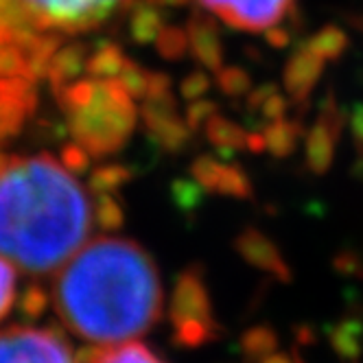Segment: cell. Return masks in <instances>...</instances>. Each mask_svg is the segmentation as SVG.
Here are the masks:
<instances>
[{
  "label": "cell",
  "mask_w": 363,
  "mask_h": 363,
  "mask_svg": "<svg viewBox=\"0 0 363 363\" xmlns=\"http://www.w3.org/2000/svg\"><path fill=\"white\" fill-rule=\"evenodd\" d=\"M40 29L86 33L106 24L112 13L129 0H22Z\"/></svg>",
  "instance_id": "obj_5"
},
{
  "label": "cell",
  "mask_w": 363,
  "mask_h": 363,
  "mask_svg": "<svg viewBox=\"0 0 363 363\" xmlns=\"http://www.w3.org/2000/svg\"><path fill=\"white\" fill-rule=\"evenodd\" d=\"M258 363H304L302 361V357L298 354V352H272V354H267L265 359H261Z\"/></svg>",
  "instance_id": "obj_40"
},
{
  "label": "cell",
  "mask_w": 363,
  "mask_h": 363,
  "mask_svg": "<svg viewBox=\"0 0 363 363\" xmlns=\"http://www.w3.org/2000/svg\"><path fill=\"white\" fill-rule=\"evenodd\" d=\"M221 167H223V162L219 158H215V155H211V153H203V155H199V158L193 160L191 177L206 193H215V184H217Z\"/></svg>",
  "instance_id": "obj_30"
},
{
  "label": "cell",
  "mask_w": 363,
  "mask_h": 363,
  "mask_svg": "<svg viewBox=\"0 0 363 363\" xmlns=\"http://www.w3.org/2000/svg\"><path fill=\"white\" fill-rule=\"evenodd\" d=\"M203 193L206 191L195 179H175L171 184V199L175 203V208H179L182 213L197 211L203 201Z\"/></svg>",
  "instance_id": "obj_29"
},
{
  "label": "cell",
  "mask_w": 363,
  "mask_h": 363,
  "mask_svg": "<svg viewBox=\"0 0 363 363\" xmlns=\"http://www.w3.org/2000/svg\"><path fill=\"white\" fill-rule=\"evenodd\" d=\"M149 74H151V70L143 68L138 62L127 57L118 77H116V82L129 96L136 101V99H145L149 92Z\"/></svg>",
  "instance_id": "obj_27"
},
{
  "label": "cell",
  "mask_w": 363,
  "mask_h": 363,
  "mask_svg": "<svg viewBox=\"0 0 363 363\" xmlns=\"http://www.w3.org/2000/svg\"><path fill=\"white\" fill-rule=\"evenodd\" d=\"M123 48L110 40H99L94 44L92 55H88L86 72L92 79H116L123 64H125Z\"/></svg>",
  "instance_id": "obj_19"
},
{
  "label": "cell",
  "mask_w": 363,
  "mask_h": 363,
  "mask_svg": "<svg viewBox=\"0 0 363 363\" xmlns=\"http://www.w3.org/2000/svg\"><path fill=\"white\" fill-rule=\"evenodd\" d=\"M306 44L324 62H337L346 53L350 40H348V33L342 27H337V24H326V27H322L318 33L306 38Z\"/></svg>",
  "instance_id": "obj_20"
},
{
  "label": "cell",
  "mask_w": 363,
  "mask_h": 363,
  "mask_svg": "<svg viewBox=\"0 0 363 363\" xmlns=\"http://www.w3.org/2000/svg\"><path fill=\"white\" fill-rule=\"evenodd\" d=\"M88 189L55 155L0 160V256L29 276L64 267L92 232Z\"/></svg>",
  "instance_id": "obj_2"
},
{
  "label": "cell",
  "mask_w": 363,
  "mask_h": 363,
  "mask_svg": "<svg viewBox=\"0 0 363 363\" xmlns=\"http://www.w3.org/2000/svg\"><path fill=\"white\" fill-rule=\"evenodd\" d=\"M132 177H134V169L127 164H116V162L101 164L88 175V191H92L94 195L116 193L127 182H132Z\"/></svg>",
  "instance_id": "obj_23"
},
{
  "label": "cell",
  "mask_w": 363,
  "mask_h": 363,
  "mask_svg": "<svg viewBox=\"0 0 363 363\" xmlns=\"http://www.w3.org/2000/svg\"><path fill=\"white\" fill-rule=\"evenodd\" d=\"M328 342L337 357L357 361L363 352V322L359 318H344L328 330Z\"/></svg>",
  "instance_id": "obj_17"
},
{
  "label": "cell",
  "mask_w": 363,
  "mask_h": 363,
  "mask_svg": "<svg viewBox=\"0 0 363 363\" xmlns=\"http://www.w3.org/2000/svg\"><path fill=\"white\" fill-rule=\"evenodd\" d=\"M5 77H27V57L16 44H0V79Z\"/></svg>",
  "instance_id": "obj_31"
},
{
  "label": "cell",
  "mask_w": 363,
  "mask_h": 363,
  "mask_svg": "<svg viewBox=\"0 0 363 363\" xmlns=\"http://www.w3.org/2000/svg\"><path fill=\"white\" fill-rule=\"evenodd\" d=\"M68 132L90 158H110L125 149L138 125V108L116 79H77L55 94Z\"/></svg>",
  "instance_id": "obj_3"
},
{
  "label": "cell",
  "mask_w": 363,
  "mask_h": 363,
  "mask_svg": "<svg viewBox=\"0 0 363 363\" xmlns=\"http://www.w3.org/2000/svg\"><path fill=\"white\" fill-rule=\"evenodd\" d=\"M160 7H184L189 5V0H155Z\"/></svg>",
  "instance_id": "obj_41"
},
{
  "label": "cell",
  "mask_w": 363,
  "mask_h": 363,
  "mask_svg": "<svg viewBox=\"0 0 363 363\" xmlns=\"http://www.w3.org/2000/svg\"><path fill=\"white\" fill-rule=\"evenodd\" d=\"M215 193L223 197H232V199H252L254 186L243 167L235 162H223L219 177H217V184H215Z\"/></svg>",
  "instance_id": "obj_22"
},
{
  "label": "cell",
  "mask_w": 363,
  "mask_h": 363,
  "mask_svg": "<svg viewBox=\"0 0 363 363\" xmlns=\"http://www.w3.org/2000/svg\"><path fill=\"white\" fill-rule=\"evenodd\" d=\"M53 306L60 322L88 344L132 342L162 318L160 269L138 241L99 237L57 274Z\"/></svg>",
  "instance_id": "obj_1"
},
{
  "label": "cell",
  "mask_w": 363,
  "mask_h": 363,
  "mask_svg": "<svg viewBox=\"0 0 363 363\" xmlns=\"http://www.w3.org/2000/svg\"><path fill=\"white\" fill-rule=\"evenodd\" d=\"M348 125H350L354 145H357V149L363 155V103H357V106L352 108V112L348 116Z\"/></svg>",
  "instance_id": "obj_39"
},
{
  "label": "cell",
  "mask_w": 363,
  "mask_h": 363,
  "mask_svg": "<svg viewBox=\"0 0 363 363\" xmlns=\"http://www.w3.org/2000/svg\"><path fill=\"white\" fill-rule=\"evenodd\" d=\"M263 38L265 42L276 48V50H282V48H289L291 42H294V31L287 29V27H282V24H274V27L265 29L263 31Z\"/></svg>",
  "instance_id": "obj_38"
},
{
  "label": "cell",
  "mask_w": 363,
  "mask_h": 363,
  "mask_svg": "<svg viewBox=\"0 0 363 363\" xmlns=\"http://www.w3.org/2000/svg\"><path fill=\"white\" fill-rule=\"evenodd\" d=\"M86 64H88L86 44L74 42V44L60 46V50L53 55V60H50L48 74H46L53 92L60 94L64 88H68L77 79H82V74L86 72Z\"/></svg>",
  "instance_id": "obj_12"
},
{
  "label": "cell",
  "mask_w": 363,
  "mask_h": 363,
  "mask_svg": "<svg viewBox=\"0 0 363 363\" xmlns=\"http://www.w3.org/2000/svg\"><path fill=\"white\" fill-rule=\"evenodd\" d=\"M16 302V269L0 256V320H3Z\"/></svg>",
  "instance_id": "obj_34"
},
{
  "label": "cell",
  "mask_w": 363,
  "mask_h": 363,
  "mask_svg": "<svg viewBox=\"0 0 363 363\" xmlns=\"http://www.w3.org/2000/svg\"><path fill=\"white\" fill-rule=\"evenodd\" d=\"M129 3H132V0H129Z\"/></svg>",
  "instance_id": "obj_43"
},
{
  "label": "cell",
  "mask_w": 363,
  "mask_h": 363,
  "mask_svg": "<svg viewBox=\"0 0 363 363\" xmlns=\"http://www.w3.org/2000/svg\"><path fill=\"white\" fill-rule=\"evenodd\" d=\"M48 304V296L46 291L40 287V284H31V287L24 291L22 300H20V308H22V313L27 315V318H40L44 313V308Z\"/></svg>",
  "instance_id": "obj_36"
},
{
  "label": "cell",
  "mask_w": 363,
  "mask_h": 363,
  "mask_svg": "<svg viewBox=\"0 0 363 363\" xmlns=\"http://www.w3.org/2000/svg\"><path fill=\"white\" fill-rule=\"evenodd\" d=\"M138 114L145 123V129H153L162 125L164 121L177 116V99L173 96L171 90L158 92V94H147Z\"/></svg>",
  "instance_id": "obj_24"
},
{
  "label": "cell",
  "mask_w": 363,
  "mask_h": 363,
  "mask_svg": "<svg viewBox=\"0 0 363 363\" xmlns=\"http://www.w3.org/2000/svg\"><path fill=\"white\" fill-rule=\"evenodd\" d=\"M211 88H213V79L208 70H193L179 82V96L191 103V101L203 99V94H208Z\"/></svg>",
  "instance_id": "obj_32"
},
{
  "label": "cell",
  "mask_w": 363,
  "mask_h": 363,
  "mask_svg": "<svg viewBox=\"0 0 363 363\" xmlns=\"http://www.w3.org/2000/svg\"><path fill=\"white\" fill-rule=\"evenodd\" d=\"M346 114L337 106V99L328 92L320 106L318 118L311 125L308 132H304V155L306 167L311 173L324 175L330 171L335 160V149L344 134Z\"/></svg>",
  "instance_id": "obj_8"
},
{
  "label": "cell",
  "mask_w": 363,
  "mask_h": 363,
  "mask_svg": "<svg viewBox=\"0 0 363 363\" xmlns=\"http://www.w3.org/2000/svg\"><path fill=\"white\" fill-rule=\"evenodd\" d=\"M215 74H217V79H215L217 88L230 99L247 96V92L254 88L250 72L241 66H221Z\"/></svg>",
  "instance_id": "obj_28"
},
{
  "label": "cell",
  "mask_w": 363,
  "mask_h": 363,
  "mask_svg": "<svg viewBox=\"0 0 363 363\" xmlns=\"http://www.w3.org/2000/svg\"><path fill=\"white\" fill-rule=\"evenodd\" d=\"M215 114H219L217 101H213V99H197V101H191L189 106H186L184 121H186V125L193 129V132H197V129H201Z\"/></svg>",
  "instance_id": "obj_33"
},
{
  "label": "cell",
  "mask_w": 363,
  "mask_h": 363,
  "mask_svg": "<svg viewBox=\"0 0 363 363\" xmlns=\"http://www.w3.org/2000/svg\"><path fill=\"white\" fill-rule=\"evenodd\" d=\"M171 342L177 348H201L221 340L223 328L215 318L208 284L199 265L182 269L173 282L169 300Z\"/></svg>",
  "instance_id": "obj_4"
},
{
  "label": "cell",
  "mask_w": 363,
  "mask_h": 363,
  "mask_svg": "<svg viewBox=\"0 0 363 363\" xmlns=\"http://www.w3.org/2000/svg\"><path fill=\"white\" fill-rule=\"evenodd\" d=\"M235 250L250 267L261 269L280 282H291L294 274L280 247L258 228H243L235 239Z\"/></svg>",
  "instance_id": "obj_9"
},
{
  "label": "cell",
  "mask_w": 363,
  "mask_h": 363,
  "mask_svg": "<svg viewBox=\"0 0 363 363\" xmlns=\"http://www.w3.org/2000/svg\"><path fill=\"white\" fill-rule=\"evenodd\" d=\"M203 134L208 138V143L219 151V155H225V158L230 153L245 149L247 145V129L221 114H215L203 125Z\"/></svg>",
  "instance_id": "obj_15"
},
{
  "label": "cell",
  "mask_w": 363,
  "mask_h": 363,
  "mask_svg": "<svg viewBox=\"0 0 363 363\" xmlns=\"http://www.w3.org/2000/svg\"><path fill=\"white\" fill-rule=\"evenodd\" d=\"M201 7L221 18L228 27L263 33L294 13L296 0H199Z\"/></svg>",
  "instance_id": "obj_7"
},
{
  "label": "cell",
  "mask_w": 363,
  "mask_h": 363,
  "mask_svg": "<svg viewBox=\"0 0 363 363\" xmlns=\"http://www.w3.org/2000/svg\"><path fill=\"white\" fill-rule=\"evenodd\" d=\"M278 92V86L267 82V84H261V86H256L247 92V114H256L258 110H261L263 103Z\"/></svg>",
  "instance_id": "obj_37"
},
{
  "label": "cell",
  "mask_w": 363,
  "mask_h": 363,
  "mask_svg": "<svg viewBox=\"0 0 363 363\" xmlns=\"http://www.w3.org/2000/svg\"><path fill=\"white\" fill-rule=\"evenodd\" d=\"M241 352L247 361L258 363L267 354L278 350V333L267 324H256L241 335Z\"/></svg>",
  "instance_id": "obj_21"
},
{
  "label": "cell",
  "mask_w": 363,
  "mask_h": 363,
  "mask_svg": "<svg viewBox=\"0 0 363 363\" xmlns=\"http://www.w3.org/2000/svg\"><path fill=\"white\" fill-rule=\"evenodd\" d=\"M189 53L193 60L208 72H217L223 66V42L219 35L217 22L211 16L195 11L186 22Z\"/></svg>",
  "instance_id": "obj_11"
},
{
  "label": "cell",
  "mask_w": 363,
  "mask_h": 363,
  "mask_svg": "<svg viewBox=\"0 0 363 363\" xmlns=\"http://www.w3.org/2000/svg\"><path fill=\"white\" fill-rule=\"evenodd\" d=\"M324 66L326 62L308 48L306 40H302L294 48V53L289 55L282 70V86L296 106L308 103L311 92L315 90L320 77L324 74Z\"/></svg>",
  "instance_id": "obj_10"
},
{
  "label": "cell",
  "mask_w": 363,
  "mask_h": 363,
  "mask_svg": "<svg viewBox=\"0 0 363 363\" xmlns=\"http://www.w3.org/2000/svg\"><path fill=\"white\" fill-rule=\"evenodd\" d=\"M354 24H357V27L363 31V13H361V18H357V20H354Z\"/></svg>",
  "instance_id": "obj_42"
},
{
  "label": "cell",
  "mask_w": 363,
  "mask_h": 363,
  "mask_svg": "<svg viewBox=\"0 0 363 363\" xmlns=\"http://www.w3.org/2000/svg\"><path fill=\"white\" fill-rule=\"evenodd\" d=\"M164 27L160 5L155 0H134L132 16H129V38L136 44H153Z\"/></svg>",
  "instance_id": "obj_14"
},
{
  "label": "cell",
  "mask_w": 363,
  "mask_h": 363,
  "mask_svg": "<svg viewBox=\"0 0 363 363\" xmlns=\"http://www.w3.org/2000/svg\"><path fill=\"white\" fill-rule=\"evenodd\" d=\"M193 134H195V132L186 125V121L182 118L179 114L173 116V118H169V121H164V123L158 125V127L147 129L149 140H151L155 147H158L160 151L171 153V155L184 151V149L191 145Z\"/></svg>",
  "instance_id": "obj_18"
},
{
  "label": "cell",
  "mask_w": 363,
  "mask_h": 363,
  "mask_svg": "<svg viewBox=\"0 0 363 363\" xmlns=\"http://www.w3.org/2000/svg\"><path fill=\"white\" fill-rule=\"evenodd\" d=\"M90 160H92V158L88 155V151H86L82 145H77L74 140L68 143V145H64V149H62V158H60V162H62L72 175H84V173H88Z\"/></svg>",
  "instance_id": "obj_35"
},
{
  "label": "cell",
  "mask_w": 363,
  "mask_h": 363,
  "mask_svg": "<svg viewBox=\"0 0 363 363\" xmlns=\"http://www.w3.org/2000/svg\"><path fill=\"white\" fill-rule=\"evenodd\" d=\"M77 357V363H167L160 359L149 346L138 340L123 342L106 348H88Z\"/></svg>",
  "instance_id": "obj_13"
},
{
  "label": "cell",
  "mask_w": 363,
  "mask_h": 363,
  "mask_svg": "<svg viewBox=\"0 0 363 363\" xmlns=\"http://www.w3.org/2000/svg\"><path fill=\"white\" fill-rule=\"evenodd\" d=\"M153 44H155V48H158V55L167 62H179V60H184L189 53L186 29L177 27V24H164Z\"/></svg>",
  "instance_id": "obj_25"
},
{
  "label": "cell",
  "mask_w": 363,
  "mask_h": 363,
  "mask_svg": "<svg viewBox=\"0 0 363 363\" xmlns=\"http://www.w3.org/2000/svg\"><path fill=\"white\" fill-rule=\"evenodd\" d=\"M92 215L101 230L116 232L125 223V206L116 197V193H101L96 195V203L92 206Z\"/></svg>",
  "instance_id": "obj_26"
},
{
  "label": "cell",
  "mask_w": 363,
  "mask_h": 363,
  "mask_svg": "<svg viewBox=\"0 0 363 363\" xmlns=\"http://www.w3.org/2000/svg\"><path fill=\"white\" fill-rule=\"evenodd\" d=\"M265 138V151H269L276 158H289L300 145V138L304 136V127L300 121L280 118L274 123H267L263 129Z\"/></svg>",
  "instance_id": "obj_16"
},
{
  "label": "cell",
  "mask_w": 363,
  "mask_h": 363,
  "mask_svg": "<svg viewBox=\"0 0 363 363\" xmlns=\"http://www.w3.org/2000/svg\"><path fill=\"white\" fill-rule=\"evenodd\" d=\"M0 363H77V357L62 330L18 324L0 330Z\"/></svg>",
  "instance_id": "obj_6"
}]
</instances>
